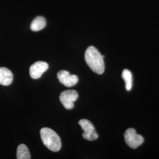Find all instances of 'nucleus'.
I'll return each instance as SVG.
<instances>
[{"label":"nucleus","instance_id":"2","mask_svg":"<svg viewBox=\"0 0 159 159\" xmlns=\"http://www.w3.org/2000/svg\"><path fill=\"white\" fill-rule=\"evenodd\" d=\"M40 136L44 145L50 150L57 152L61 149L60 138L54 131L50 128L44 127L40 130Z\"/></svg>","mask_w":159,"mask_h":159},{"label":"nucleus","instance_id":"9","mask_svg":"<svg viewBox=\"0 0 159 159\" xmlns=\"http://www.w3.org/2000/svg\"><path fill=\"white\" fill-rule=\"evenodd\" d=\"M46 26V20L45 18L41 16L35 18L31 24L30 29L33 31H39L44 29Z\"/></svg>","mask_w":159,"mask_h":159},{"label":"nucleus","instance_id":"7","mask_svg":"<svg viewBox=\"0 0 159 159\" xmlns=\"http://www.w3.org/2000/svg\"><path fill=\"white\" fill-rule=\"evenodd\" d=\"M48 64L44 61H37L31 66L30 68V75L33 79L40 78L44 72L48 70Z\"/></svg>","mask_w":159,"mask_h":159},{"label":"nucleus","instance_id":"1","mask_svg":"<svg viewBox=\"0 0 159 159\" xmlns=\"http://www.w3.org/2000/svg\"><path fill=\"white\" fill-rule=\"evenodd\" d=\"M85 60L93 71L98 74L104 73L105 66L103 57L94 47L90 46L87 48L85 52Z\"/></svg>","mask_w":159,"mask_h":159},{"label":"nucleus","instance_id":"8","mask_svg":"<svg viewBox=\"0 0 159 159\" xmlns=\"http://www.w3.org/2000/svg\"><path fill=\"white\" fill-rule=\"evenodd\" d=\"M13 80L11 71L6 67H0V84L4 86L10 85Z\"/></svg>","mask_w":159,"mask_h":159},{"label":"nucleus","instance_id":"4","mask_svg":"<svg viewBox=\"0 0 159 159\" xmlns=\"http://www.w3.org/2000/svg\"><path fill=\"white\" fill-rule=\"evenodd\" d=\"M79 125L84 130L83 137L88 141H94L97 139L98 134L95 130V128L91 122L87 119L80 120Z\"/></svg>","mask_w":159,"mask_h":159},{"label":"nucleus","instance_id":"10","mask_svg":"<svg viewBox=\"0 0 159 159\" xmlns=\"http://www.w3.org/2000/svg\"><path fill=\"white\" fill-rule=\"evenodd\" d=\"M17 158L18 159H30L31 156L27 147L21 144L17 148Z\"/></svg>","mask_w":159,"mask_h":159},{"label":"nucleus","instance_id":"3","mask_svg":"<svg viewBox=\"0 0 159 159\" xmlns=\"http://www.w3.org/2000/svg\"><path fill=\"white\" fill-rule=\"evenodd\" d=\"M125 139L126 144L132 148H136L142 145L144 139L141 135L137 134L136 131L133 128H129L125 131Z\"/></svg>","mask_w":159,"mask_h":159},{"label":"nucleus","instance_id":"6","mask_svg":"<svg viewBox=\"0 0 159 159\" xmlns=\"http://www.w3.org/2000/svg\"><path fill=\"white\" fill-rule=\"evenodd\" d=\"M57 78L59 81L66 87H71L76 85L79 81V78L76 75H71L66 70L60 71L57 73Z\"/></svg>","mask_w":159,"mask_h":159},{"label":"nucleus","instance_id":"11","mask_svg":"<svg viewBox=\"0 0 159 159\" xmlns=\"http://www.w3.org/2000/svg\"><path fill=\"white\" fill-rule=\"evenodd\" d=\"M122 78L125 82V89L127 91H130L132 89V83H133L132 74L130 71L127 69L124 70L122 73Z\"/></svg>","mask_w":159,"mask_h":159},{"label":"nucleus","instance_id":"5","mask_svg":"<svg viewBox=\"0 0 159 159\" xmlns=\"http://www.w3.org/2000/svg\"><path fill=\"white\" fill-rule=\"evenodd\" d=\"M78 98L79 94L77 91L69 90L63 91L60 94V100L65 108L67 110H71L74 108V102Z\"/></svg>","mask_w":159,"mask_h":159}]
</instances>
